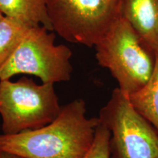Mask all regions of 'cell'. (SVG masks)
<instances>
[{
  "mask_svg": "<svg viewBox=\"0 0 158 158\" xmlns=\"http://www.w3.org/2000/svg\"><path fill=\"white\" fill-rule=\"evenodd\" d=\"M134 108L158 130V52L153 73L147 84L128 96Z\"/></svg>",
  "mask_w": 158,
  "mask_h": 158,
  "instance_id": "9c48e42d",
  "label": "cell"
},
{
  "mask_svg": "<svg viewBox=\"0 0 158 158\" xmlns=\"http://www.w3.org/2000/svg\"><path fill=\"white\" fill-rule=\"evenodd\" d=\"M29 26L13 18L3 16L0 20V69L10 58Z\"/></svg>",
  "mask_w": 158,
  "mask_h": 158,
  "instance_id": "30bf717a",
  "label": "cell"
},
{
  "mask_svg": "<svg viewBox=\"0 0 158 158\" xmlns=\"http://www.w3.org/2000/svg\"><path fill=\"white\" fill-rule=\"evenodd\" d=\"M98 64L108 69L127 95L143 88L153 73L156 53L124 18L94 45Z\"/></svg>",
  "mask_w": 158,
  "mask_h": 158,
  "instance_id": "7a4b0ae2",
  "label": "cell"
},
{
  "mask_svg": "<svg viewBox=\"0 0 158 158\" xmlns=\"http://www.w3.org/2000/svg\"><path fill=\"white\" fill-rule=\"evenodd\" d=\"M72 51L55 44V35L43 26L30 27L10 58L0 69V80L19 74L39 78L42 83L68 81L71 78Z\"/></svg>",
  "mask_w": 158,
  "mask_h": 158,
  "instance_id": "5b68a950",
  "label": "cell"
},
{
  "mask_svg": "<svg viewBox=\"0 0 158 158\" xmlns=\"http://www.w3.org/2000/svg\"><path fill=\"white\" fill-rule=\"evenodd\" d=\"M122 0H47L53 31L72 43L94 47L122 17Z\"/></svg>",
  "mask_w": 158,
  "mask_h": 158,
  "instance_id": "277c9868",
  "label": "cell"
},
{
  "mask_svg": "<svg viewBox=\"0 0 158 158\" xmlns=\"http://www.w3.org/2000/svg\"><path fill=\"white\" fill-rule=\"evenodd\" d=\"M51 83L37 84L27 77L0 80V115L3 134L35 130L54 120L61 110Z\"/></svg>",
  "mask_w": 158,
  "mask_h": 158,
  "instance_id": "3957f363",
  "label": "cell"
},
{
  "mask_svg": "<svg viewBox=\"0 0 158 158\" xmlns=\"http://www.w3.org/2000/svg\"><path fill=\"white\" fill-rule=\"evenodd\" d=\"M100 122L99 117H87L84 100L76 99L43 127L0 135V151L23 158H83L93 143Z\"/></svg>",
  "mask_w": 158,
  "mask_h": 158,
  "instance_id": "6da1fadb",
  "label": "cell"
},
{
  "mask_svg": "<svg viewBox=\"0 0 158 158\" xmlns=\"http://www.w3.org/2000/svg\"><path fill=\"white\" fill-rule=\"evenodd\" d=\"M0 158H23L14 154L0 151Z\"/></svg>",
  "mask_w": 158,
  "mask_h": 158,
  "instance_id": "7c38bea8",
  "label": "cell"
},
{
  "mask_svg": "<svg viewBox=\"0 0 158 158\" xmlns=\"http://www.w3.org/2000/svg\"><path fill=\"white\" fill-rule=\"evenodd\" d=\"M122 17L152 50L158 52V0H122Z\"/></svg>",
  "mask_w": 158,
  "mask_h": 158,
  "instance_id": "52a82bcc",
  "label": "cell"
},
{
  "mask_svg": "<svg viewBox=\"0 0 158 158\" xmlns=\"http://www.w3.org/2000/svg\"><path fill=\"white\" fill-rule=\"evenodd\" d=\"M4 16L19 20L29 27L43 26L53 31L47 9V0H0Z\"/></svg>",
  "mask_w": 158,
  "mask_h": 158,
  "instance_id": "ba28073f",
  "label": "cell"
},
{
  "mask_svg": "<svg viewBox=\"0 0 158 158\" xmlns=\"http://www.w3.org/2000/svg\"><path fill=\"white\" fill-rule=\"evenodd\" d=\"M4 16V15H3V14H2V13H1V12H0V20H1L2 19V18Z\"/></svg>",
  "mask_w": 158,
  "mask_h": 158,
  "instance_id": "4fadbf2b",
  "label": "cell"
},
{
  "mask_svg": "<svg viewBox=\"0 0 158 158\" xmlns=\"http://www.w3.org/2000/svg\"><path fill=\"white\" fill-rule=\"evenodd\" d=\"M99 118L110 131L112 158H158V130L118 87L101 108Z\"/></svg>",
  "mask_w": 158,
  "mask_h": 158,
  "instance_id": "8992f818",
  "label": "cell"
},
{
  "mask_svg": "<svg viewBox=\"0 0 158 158\" xmlns=\"http://www.w3.org/2000/svg\"><path fill=\"white\" fill-rule=\"evenodd\" d=\"M110 131L100 122L97 127L93 143L83 158H110Z\"/></svg>",
  "mask_w": 158,
  "mask_h": 158,
  "instance_id": "8fae6325",
  "label": "cell"
}]
</instances>
